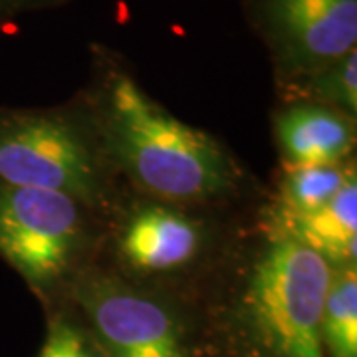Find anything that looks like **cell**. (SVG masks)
<instances>
[{
	"label": "cell",
	"mask_w": 357,
	"mask_h": 357,
	"mask_svg": "<svg viewBox=\"0 0 357 357\" xmlns=\"http://www.w3.org/2000/svg\"><path fill=\"white\" fill-rule=\"evenodd\" d=\"M333 268L302 244L270 236L248 270L238 314L260 357H326L321 312Z\"/></svg>",
	"instance_id": "7a4b0ae2"
},
{
	"label": "cell",
	"mask_w": 357,
	"mask_h": 357,
	"mask_svg": "<svg viewBox=\"0 0 357 357\" xmlns=\"http://www.w3.org/2000/svg\"><path fill=\"white\" fill-rule=\"evenodd\" d=\"M96 102L107 149L141 189L208 201L234 187L238 171L220 143L169 114L114 58L102 62Z\"/></svg>",
	"instance_id": "6da1fadb"
},
{
	"label": "cell",
	"mask_w": 357,
	"mask_h": 357,
	"mask_svg": "<svg viewBox=\"0 0 357 357\" xmlns=\"http://www.w3.org/2000/svg\"><path fill=\"white\" fill-rule=\"evenodd\" d=\"M321 345L330 357H357V268H333L321 312Z\"/></svg>",
	"instance_id": "30bf717a"
},
{
	"label": "cell",
	"mask_w": 357,
	"mask_h": 357,
	"mask_svg": "<svg viewBox=\"0 0 357 357\" xmlns=\"http://www.w3.org/2000/svg\"><path fill=\"white\" fill-rule=\"evenodd\" d=\"M77 300L105 357H185L171 310L114 276H89Z\"/></svg>",
	"instance_id": "8992f818"
},
{
	"label": "cell",
	"mask_w": 357,
	"mask_h": 357,
	"mask_svg": "<svg viewBox=\"0 0 357 357\" xmlns=\"http://www.w3.org/2000/svg\"><path fill=\"white\" fill-rule=\"evenodd\" d=\"M0 183L64 192L82 204L102 197V171L74 119L56 112H0Z\"/></svg>",
	"instance_id": "3957f363"
},
{
	"label": "cell",
	"mask_w": 357,
	"mask_h": 357,
	"mask_svg": "<svg viewBox=\"0 0 357 357\" xmlns=\"http://www.w3.org/2000/svg\"><path fill=\"white\" fill-rule=\"evenodd\" d=\"M274 128L286 169L340 165L356 147V119L318 103L288 102Z\"/></svg>",
	"instance_id": "52a82bcc"
},
{
	"label": "cell",
	"mask_w": 357,
	"mask_h": 357,
	"mask_svg": "<svg viewBox=\"0 0 357 357\" xmlns=\"http://www.w3.org/2000/svg\"><path fill=\"white\" fill-rule=\"evenodd\" d=\"M286 86L356 50L357 0H244Z\"/></svg>",
	"instance_id": "5b68a950"
},
{
	"label": "cell",
	"mask_w": 357,
	"mask_h": 357,
	"mask_svg": "<svg viewBox=\"0 0 357 357\" xmlns=\"http://www.w3.org/2000/svg\"><path fill=\"white\" fill-rule=\"evenodd\" d=\"M82 243L84 213L74 197L0 183V256L30 286L50 288L62 280Z\"/></svg>",
	"instance_id": "277c9868"
},
{
	"label": "cell",
	"mask_w": 357,
	"mask_h": 357,
	"mask_svg": "<svg viewBox=\"0 0 357 357\" xmlns=\"http://www.w3.org/2000/svg\"><path fill=\"white\" fill-rule=\"evenodd\" d=\"M356 177V165L345 161L340 165L286 169L282 178L278 204L272 213L307 215L321 208L342 191L345 183Z\"/></svg>",
	"instance_id": "7c38bea8"
},
{
	"label": "cell",
	"mask_w": 357,
	"mask_h": 357,
	"mask_svg": "<svg viewBox=\"0 0 357 357\" xmlns=\"http://www.w3.org/2000/svg\"><path fill=\"white\" fill-rule=\"evenodd\" d=\"M38 357H105L102 347L84 328L60 319L50 328V333L40 349Z\"/></svg>",
	"instance_id": "4fadbf2b"
},
{
	"label": "cell",
	"mask_w": 357,
	"mask_h": 357,
	"mask_svg": "<svg viewBox=\"0 0 357 357\" xmlns=\"http://www.w3.org/2000/svg\"><path fill=\"white\" fill-rule=\"evenodd\" d=\"M272 236H284L321 256L332 268L357 262V175L321 208L307 215L272 213Z\"/></svg>",
	"instance_id": "9c48e42d"
},
{
	"label": "cell",
	"mask_w": 357,
	"mask_h": 357,
	"mask_svg": "<svg viewBox=\"0 0 357 357\" xmlns=\"http://www.w3.org/2000/svg\"><path fill=\"white\" fill-rule=\"evenodd\" d=\"M201 246V230L183 213L145 204L123 225L119 252L141 272H169L191 262Z\"/></svg>",
	"instance_id": "ba28073f"
},
{
	"label": "cell",
	"mask_w": 357,
	"mask_h": 357,
	"mask_svg": "<svg viewBox=\"0 0 357 357\" xmlns=\"http://www.w3.org/2000/svg\"><path fill=\"white\" fill-rule=\"evenodd\" d=\"M288 102L318 103L356 119L357 115V50L342 56L307 76L280 86Z\"/></svg>",
	"instance_id": "8fae6325"
},
{
	"label": "cell",
	"mask_w": 357,
	"mask_h": 357,
	"mask_svg": "<svg viewBox=\"0 0 357 357\" xmlns=\"http://www.w3.org/2000/svg\"><path fill=\"white\" fill-rule=\"evenodd\" d=\"M68 0H0V18H10L28 10H40V8H54Z\"/></svg>",
	"instance_id": "5bb4252c"
}]
</instances>
